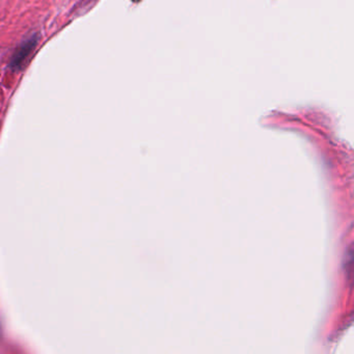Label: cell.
Segmentation results:
<instances>
[{
	"label": "cell",
	"instance_id": "1",
	"mask_svg": "<svg viewBox=\"0 0 354 354\" xmlns=\"http://www.w3.org/2000/svg\"><path fill=\"white\" fill-rule=\"evenodd\" d=\"M36 44H38V39L35 36H32L31 39L23 42L19 47H18L13 55L10 68L13 71H20L26 65L27 61L33 53Z\"/></svg>",
	"mask_w": 354,
	"mask_h": 354
}]
</instances>
